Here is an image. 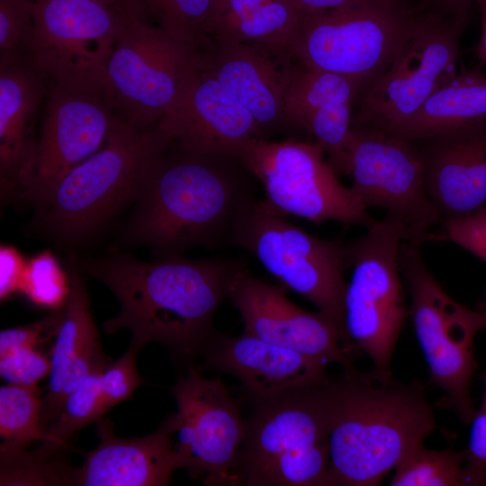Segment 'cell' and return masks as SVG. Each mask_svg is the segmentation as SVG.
I'll return each instance as SVG.
<instances>
[{
  "instance_id": "1",
  "label": "cell",
  "mask_w": 486,
  "mask_h": 486,
  "mask_svg": "<svg viewBox=\"0 0 486 486\" xmlns=\"http://www.w3.org/2000/svg\"><path fill=\"white\" fill-rule=\"evenodd\" d=\"M82 268L120 303L119 313L103 325L106 333L128 328L132 343L163 344L175 362L187 367L202 358L218 334L215 312L246 266L227 259L177 256L146 262L116 256L85 259Z\"/></svg>"
},
{
  "instance_id": "2",
  "label": "cell",
  "mask_w": 486,
  "mask_h": 486,
  "mask_svg": "<svg viewBox=\"0 0 486 486\" xmlns=\"http://www.w3.org/2000/svg\"><path fill=\"white\" fill-rule=\"evenodd\" d=\"M249 174L234 156L171 141L147 174L125 238L150 247L158 259L230 243L238 218L256 200Z\"/></svg>"
},
{
  "instance_id": "3",
  "label": "cell",
  "mask_w": 486,
  "mask_h": 486,
  "mask_svg": "<svg viewBox=\"0 0 486 486\" xmlns=\"http://www.w3.org/2000/svg\"><path fill=\"white\" fill-rule=\"evenodd\" d=\"M329 486H375L436 428L419 382L362 372L328 380Z\"/></svg>"
},
{
  "instance_id": "4",
  "label": "cell",
  "mask_w": 486,
  "mask_h": 486,
  "mask_svg": "<svg viewBox=\"0 0 486 486\" xmlns=\"http://www.w3.org/2000/svg\"><path fill=\"white\" fill-rule=\"evenodd\" d=\"M170 142L159 123L140 127L117 115L104 148L68 172L34 206L40 224L61 241L88 237L136 200Z\"/></svg>"
},
{
  "instance_id": "5",
  "label": "cell",
  "mask_w": 486,
  "mask_h": 486,
  "mask_svg": "<svg viewBox=\"0 0 486 486\" xmlns=\"http://www.w3.org/2000/svg\"><path fill=\"white\" fill-rule=\"evenodd\" d=\"M328 380L251 403L232 485L329 486Z\"/></svg>"
},
{
  "instance_id": "6",
  "label": "cell",
  "mask_w": 486,
  "mask_h": 486,
  "mask_svg": "<svg viewBox=\"0 0 486 486\" xmlns=\"http://www.w3.org/2000/svg\"><path fill=\"white\" fill-rule=\"evenodd\" d=\"M419 14L405 0H364L302 14L290 53L302 66L353 78L364 89L388 68Z\"/></svg>"
},
{
  "instance_id": "7",
  "label": "cell",
  "mask_w": 486,
  "mask_h": 486,
  "mask_svg": "<svg viewBox=\"0 0 486 486\" xmlns=\"http://www.w3.org/2000/svg\"><path fill=\"white\" fill-rule=\"evenodd\" d=\"M400 268L409 289L414 330L428 364L430 382L445 397L440 404L471 425L476 410L471 384L478 364L473 341L486 316L454 301L427 267L420 244L403 240Z\"/></svg>"
},
{
  "instance_id": "8",
  "label": "cell",
  "mask_w": 486,
  "mask_h": 486,
  "mask_svg": "<svg viewBox=\"0 0 486 486\" xmlns=\"http://www.w3.org/2000/svg\"><path fill=\"white\" fill-rule=\"evenodd\" d=\"M469 11L420 12L388 68L358 96L352 127L393 135L457 72Z\"/></svg>"
},
{
  "instance_id": "9",
  "label": "cell",
  "mask_w": 486,
  "mask_h": 486,
  "mask_svg": "<svg viewBox=\"0 0 486 486\" xmlns=\"http://www.w3.org/2000/svg\"><path fill=\"white\" fill-rule=\"evenodd\" d=\"M403 240L402 228L384 217L345 246L346 264L352 267L344 301L347 342L382 374H392L395 346L410 315L399 262Z\"/></svg>"
},
{
  "instance_id": "10",
  "label": "cell",
  "mask_w": 486,
  "mask_h": 486,
  "mask_svg": "<svg viewBox=\"0 0 486 486\" xmlns=\"http://www.w3.org/2000/svg\"><path fill=\"white\" fill-rule=\"evenodd\" d=\"M284 217L264 200H255L238 218L230 244L251 253L272 275L333 320L352 351L344 326L345 246L317 238Z\"/></svg>"
},
{
  "instance_id": "11",
  "label": "cell",
  "mask_w": 486,
  "mask_h": 486,
  "mask_svg": "<svg viewBox=\"0 0 486 486\" xmlns=\"http://www.w3.org/2000/svg\"><path fill=\"white\" fill-rule=\"evenodd\" d=\"M324 155L316 142L254 139L238 158L263 185L264 201L282 215L368 229L376 220L351 187L340 183Z\"/></svg>"
},
{
  "instance_id": "12",
  "label": "cell",
  "mask_w": 486,
  "mask_h": 486,
  "mask_svg": "<svg viewBox=\"0 0 486 486\" xmlns=\"http://www.w3.org/2000/svg\"><path fill=\"white\" fill-rule=\"evenodd\" d=\"M200 51L130 14L106 70V90L116 113L136 126L158 124L174 105Z\"/></svg>"
},
{
  "instance_id": "13",
  "label": "cell",
  "mask_w": 486,
  "mask_h": 486,
  "mask_svg": "<svg viewBox=\"0 0 486 486\" xmlns=\"http://www.w3.org/2000/svg\"><path fill=\"white\" fill-rule=\"evenodd\" d=\"M339 176L352 177L351 189L364 205L386 212L405 241H430L442 218L429 198L418 146L380 131L352 127Z\"/></svg>"
},
{
  "instance_id": "14",
  "label": "cell",
  "mask_w": 486,
  "mask_h": 486,
  "mask_svg": "<svg viewBox=\"0 0 486 486\" xmlns=\"http://www.w3.org/2000/svg\"><path fill=\"white\" fill-rule=\"evenodd\" d=\"M30 54L49 81L106 88V70L130 14L100 0H38Z\"/></svg>"
},
{
  "instance_id": "15",
  "label": "cell",
  "mask_w": 486,
  "mask_h": 486,
  "mask_svg": "<svg viewBox=\"0 0 486 486\" xmlns=\"http://www.w3.org/2000/svg\"><path fill=\"white\" fill-rule=\"evenodd\" d=\"M40 134L13 196L34 206L106 141L118 115L106 88L77 89L48 80Z\"/></svg>"
},
{
  "instance_id": "16",
  "label": "cell",
  "mask_w": 486,
  "mask_h": 486,
  "mask_svg": "<svg viewBox=\"0 0 486 486\" xmlns=\"http://www.w3.org/2000/svg\"><path fill=\"white\" fill-rule=\"evenodd\" d=\"M199 365L187 366L170 388L177 411L169 415L180 469L205 485H232L246 435L240 403L219 379H206Z\"/></svg>"
},
{
  "instance_id": "17",
  "label": "cell",
  "mask_w": 486,
  "mask_h": 486,
  "mask_svg": "<svg viewBox=\"0 0 486 486\" xmlns=\"http://www.w3.org/2000/svg\"><path fill=\"white\" fill-rule=\"evenodd\" d=\"M244 322V332L343 368L353 364V353L337 323L321 311L309 312L293 304L277 286L250 274L235 278L229 294Z\"/></svg>"
},
{
  "instance_id": "18",
  "label": "cell",
  "mask_w": 486,
  "mask_h": 486,
  "mask_svg": "<svg viewBox=\"0 0 486 486\" xmlns=\"http://www.w3.org/2000/svg\"><path fill=\"white\" fill-rule=\"evenodd\" d=\"M158 123L171 141L204 154L238 158L249 141L260 139L251 113L202 65L200 55Z\"/></svg>"
},
{
  "instance_id": "19",
  "label": "cell",
  "mask_w": 486,
  "mask_h": 486,
  "mask_svg": "<svg viewBox=\"0 0 486 486\" xmlns=\"http://www.w3.org/2000/svg\"><path fill=\"white\" fill-rule=\"evenodd\" d=\"M202 65L251 113L265 133L284 122V105L297 62L288 50L230 40H210Z\"/></svg>"
},
{
  "instance_id": "20",
  "label": "cell",
  "mask_w": 486,
  "mask_h": 486,
  "mask_svg": "<svg viewBox=\"0 0 486 486\" xmlns=\"http://www.w3.org/2000/svg\"><path fill=\"white\" fill-rule=\"evenodd\" d=\"M414 143L421 154L427 193L442 221L485 205L486 119Z\"/></svg>"
},
{
  "instance_id": "21",
  "label": "cell",
  "mask_w": 486,
  "mask_h": 486,
  "mask_svg": "<svg viewBox=\"0 0 486 486\" xmlns=\"http://www.w3.org/2000/svg\"><path fill=\"white\" fill-rule=\"evenodd\" d=\"M202 359L201 369L236 377L250 403L328 379L322 361L245 333L218 332Z\"/></svg>"
},
{
  "instance_id": "22",
  "label": "cell",
  "mask_w": 486,
  "mask_h": 486,
  "mask_svg": "<svg viewBox=\"0 0 486 486\" xmlns=\"http://www.w3.org/2000/svg\"><path fill=\"white\" fill-rule=\"evenodd\" d=\"M363 90L353 78L297 63L285 97L284 121L314 136L338 175L351 137L355 104Z\"/></svg>"
},
{
  "instance_id": "23",
  "label": "cell",
  "mask_w": 486,
  "mask_h": 486,
  "mask_svg": "<svg viewBox=\"0 0 486 486\" xmlns=\"http://www.w3.org/2000/svg\"><path fill=\"white\" fill-rule=\"evenodd\" d=\"M97 423L100 441L79 467L78 486H165L180 469L169 416L154 432L135 438L117 436L107 418Z\"/></svg>"
},
{
  "instance_id": "24",
  "label": "cell",
  "mask_w": 486,
  "mask_h": 486,
  "mask_svg": "<svg viewBox=\"0 0 486 486\" xmlns=\"http://www.w3.org/2000/svg\"><path fill=\"white\" fill-rule=\"evenodd\" d=\"M47 87L48 77L31 54L0 58V180L4 195H14L33 151Z\"/></svg>"
},
{
  "instance_id": "25",
  "label": "cell",
  "mask_w": 486,
  "mask_h": 486,
  "mask_svg": "<svg viewBox=\"0 0 486 486\" xmlns=\"http://www.w3.org/2000/svg\"><path fill=\"white\" fill-rule=\"evenodd\" d=\"M484 119L486 75L478 68H463L392 136L415 142Z\"/></svg>"
},
{
  "instance_id": "26",
  "label": "cell",
  "mask_w": 486,
  "mask_h": 486,
  "mask_svg": "<svg viewBox=\"0 0 486 486\" xmlns=\"http://www.w3.org/2000/svg\"><path fill=\"white\" fill-rule=\"evenodd\" d=\"M302 14L291 0H228L210 30V40H230L285 50Z\"/></svg>"
},
{
  "instance_id": "27",
  "label": "cell",
  "mask_w": 486,
  "mask_h": 486,
  "mask_svg": "<svg viewBox=\"0 0 486 486\" xmlns=\"http://www.w3.org/2000/svg\"><path fill=\"white\" fill-rule=\"evenodd\" d=\"M69 292L54 339L47 393L42 400L41 423L45 430L61 410L60 394L69 366L84 345L98 331L94 326L86 282L73 262L68 268Z\"/></svg>"
},
{
  "instance_id": "28",
  "label": "cell",
  "mask_w": 486,
  "mask_h": 486,
  "mask_svg": "<svg viewBox=\"0 0 486 486\" xmlns=\"http://www.w3.org/2000/svg\"><path fill=\"white\" fill-rule=\"evenodd\" d=\"M65 450L0 447V485L78 486L79 467L66 460Z\"/></svg>"
},
{
  "instance_id": "29",
  "label": "cell",
  "mask_w": 486,
  "mask_h": 486,
  "mask_svg": "<svg viewBox=\"0 0 486 486\" xmlns=\"http://www.w3.org/2000/svg\"><path fill=\"white\" fill-rule=\"evenodd\" d=\"M133 5L138 17L152 20L177 40L199 48L209 42L214 0H133Z\"/></svg>"
},
{
  "instance_id": "30",
  "label": "cell",
  "mask_w": 486,
  "mask_h": 486,
  "mask_svg": "<svg viewBox=\"0 0 486 486\" xmlns=\"http://www.w3.org/2000/svg\"><path fill=\"white\" fill-rule=\"evenodd\" d=\"M41 392L38 385L6 383L0 388V447L25 449L42 441L46 430L41 423Z\"/></svg>"
},
{
  "instance_id": "31",
  "label": "cell",
  "mask_w": 486,
  "mask_h": 486,
  "mask_svg": "<svg viewBox=\"0 0 486 486\" xmlns=\"http://www.w3.org/2000/svg\"><path fill=\"white\" fill-rule=\"evenodd\" d=\"M467 449L432 450L420 444L394 468L392 486H464Z\"/></svg>"
},
{
  "instance_id": "32",
  "label": "cell",
  "mask_w": 486,
  "mask_h": 486,
  "mask_svg": "<svg viewBox=\"0 0 486 486\" xmlns=\"http://www.w3.org/2000/svg\"><path fill=\"white\" fill-rule=\"evenodd\" d=\"M108 364L95 368L66 399L57 418L47 428L41 446L68 449V440L76 432L104 418L106 411L101 396L100 378Z\"/></svg>"
},
{
  "instance_id": "33",
  "label": "cell",
  "mask_w": 486,
  "mask_h": 486,
  "mask_svg": "<svg viewBox=\"0 0 486 486\" xmlns=\"http://www.w3.org/2000/svg\"><path fill=\"white\" fill-rule=\"evenodd\" d=\"M20 291L39 306L60 309L69 292L68 271L50 251H42L27 260Z\"/></svg>"
},
{
  "instance_id": "34",
  "label": "cell",
  "mask_w": 486,
  "mask_h": 486,
  "mask_svg": "<svg viewBox=\"0 0 486 486\" xmlns=\"http://www.w3.org/2000/svg\"><path fill=\"white\" fill-rule=\"evenodd\" d=\"M34 0H0V58L30 54Z\"/></svg>"
},
{
  "instance_id": "35",
  "label": "cell",
  "mask_w": 486,
  "mask_h": 486,
  "mask_svg": "<svg viewBox=\"0 0 486 486\" xmlns=\"http://www.w3.org/2000/svg\"><path fill=\"white\" fill-rule=\"evenodd\" d=\"M140 346L130 343L125 354L108 364L101 374L100 391L105 411L130 399L143 383L136 365Z\"/></svg>"
},
{
  "instance_id": "36",
  "label": "cell",
  "mask_w": 486,
  "mask_h": 486,
  "mask_svg": "<svg viewBox=\"0 0 486 486\" xmlns=\"http://www.w3.org/2000/svg\"><path fill=\"white\" fill-rule=\"evenodd\" d=\"M431 240L452 241L486 262V206L442 221L441 230L432 232Z\"/></svg>"
},
{
  "instance_id": "37",
  "label": "cell",
  "mask_w": 486,
  "mask_h": 486,
  "mask_svg": "<svg viewBox=\"0 0 486 486\" xmlns=\"http://www.w3.org/2000/svg\"><path fill=\"white\" fill-rule=\"evenodd\" d=\"M50 373V359L32 346L0 355V375L7 383L35 385Z\"/></svg>"
},
{
  "instance_id": "38",
  "label": "cell",
  "mask_w": 486,
  "mask_h": 486,
  "mask_svg": "<svg viewBox=\"0 0 486 486\" xmlns=\"http://www.w3.org/2000/svg\"><path fill=\"white\" fill-rule=\"evenodd\" d=\"M483 383L482 404L471 423L470 444L463 469L464 486L486 485V373Z\"/></svg>"
},
{
  "instance_id": "39",
  "label": "cell",
  "mask_w": 486,
  "mask_h": 486,
  "mask_svg": "<svg viewBox=\"0 0 486 486\" xmlns=\"http://www.w3.org/2000/svg\"><path fill=\"white\" fill-rule=\"evenodd\" d=\"M64 312V306L52 310L44 318L21 327L1 330L0 355L16 347H36L55 337L60 326Z\"/></svg>"
},
{
  "instance_id": "40",
  "label": "cell",
  "mask_w": 486,
  "mask_h": 486,
  "mask_svg": "<svg viewBox=\"0 0 486 486\" xmlns=\"http://www.w3.org/2000/svg\"><path fill=\"white\" fill-rule=\"evenodd\" d=\"M27 260L13 246L0 247V298L3 302L21 289Z\"/></svg>"
},
{
  "instance_id": "41",
  "label": "cell",
  "mask_w": 486,
  "mask_h": 486,
  "mask_svg": "<svg viewBox=\"0 0 486 486\" xmlns=\"http://www.w3.org/2000/svg\"><path fill=\"white\" fill-rule=\"evenodd\" d=\"M300 14H309L341 7L364 0H291Z\"/></svg>"
},
{
  "instance_id": "42",
  "label": "cell",
  "mask_w": 486,
  "mask_h": 486,
  "mask_svg": "<svg viewBox=\"0 0 486 486\" xmlns=\"http://www.w3.org/2000/svg\"><path fill=\"white\" fill-rule=\"evenodd\" d=\"M481 18V37L475 48V52L483 63H486V0H479L476 3Z\"/></svg>"
},
{
  "instance_id": "43",
  "label": "cell",
  "mask_w": 486,
  "mask_h": 486,
  "mask_svg": "<svg viewBox=\"0 0 486 486\" xmlns=\"http://www.w3.org/2000/svg\"><path fill=\"white\" fill-rule=\"evenodd\" d=\"M437 4L443 9V12L447 14H458L468 12L470 6L479 0H435Z\"/></svg>"
},
{
  "instance_id": "44",
  "label": "cell",
  "mask_w": 486,
  "mask_h": 486,
  "mask_svg": "<svg viewBox=\"0 0 486 486\" xmlns=\"http://www.w3.org/2000/svg\"><path fill=\"white\" fill-rule=\"evenodd\" d=\"M38 1V0H34ZM104 3H107L114 7H117L118 9L129 13L136 14L133 5V0H100Z\"/></svg>"
},
{
  "instance_id": "45",
  "label": "cell",
  "mask_w": 486,
  "mask_h": 486,
  "mask_svg": "<svg viewBox=\"0 0 486 486\" xmlns=\"http://www.w3.org/2000/svg\"><path fill=\"white\" fill-rule=\"evenodd\" d=\"M214 1H215V17H214V20H215V18L220 14V12L225 7L228 0H214Z\"/></svg>"
},
{
  "instance_id": "46",
  "label": "cell",
  "mask_w": 486,
  "mask_h": 486,
  "mask_svg": "<svg viewBox=\"0 0 486 486\" xmlns=\"http://www.w3.org/2000/svg\"><path fill=\"white\" fill-rule=\"evenodd\" d=\"M475 309L486 316V296H482V298L477 302Z\"/></svg>"
}]
</instances>
